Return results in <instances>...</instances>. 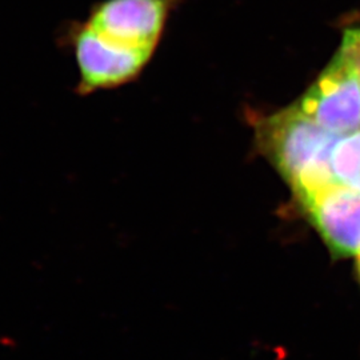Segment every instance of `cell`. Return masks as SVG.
Listing matches in <instances>:
<instances>
[{"label":"cell","mask_w":360,"mask_h":360,"mask_svg":"<svg viewBox=\"0 0 360 360\" xmlns=\"http://www.w3.org/2000/svg\"><path fill=\"white\" fill-rule=\"evenodd\" d=\"M257 142L299 200L335 184L331 156L342 136L321 127L294 104L260 120Z\"/></svg>","instance_id":"1"},{"label":"cell","mask_w":360,"mask_h":360,"mask_svg":"<svg viewBox=\"0 0 360 360\" xmlns=\"http://www.w3.org/2000/svg\"><path fill=\"white\" fill-rule=\"evenodd\" d=\"M296 104L321 127L339 136L359 131L360 82L355 68L336 52Z\"/></svg>","instance_id":"2"},{"label":"cell","mask_w":360,"mask_h":360,"mask_svg":"<svg viewBox=\"0 0 360 360\" xmlns=\"http://www.w3.org/2000/svg\"><path fill=\"white\" fill-rule=\"evenodd\" d=\"M72 43L80 71V94L129 82L142 71L154 52V49L129 47L111 41L89 25L75 31Z\"/></svg>","instance_id":"3"},{"label":"cell","mask_w":360,"mask_h":360,"mask_svg":"<svg viewBox=\"0 0 360 360\" xmlns=\"http://www.w3.org/2000/svg\"><path fill=\"white\" fill-rule=\"evenodd\" d=\"M300 202L336 257L359 255L360 191L335 183Z\"/></svg>","instance_id":"4"},{"label":"cell","mask_w":360,"mask_h":360,"mask_svg":"<svg viewBox=\"0 0 360 360\" xmlns=\"http://www.w3.org/2000/svg\"><path fill=\"white\" fill-rule=\"evenodd\" d=\"M166 15L165 0H107L92 13L87 25L119 44L155 49Z\"/></svg>","instance_id":"5"},{"label":"cell","mask_w":360,"mask_h":360,"mask_svg":"<svg viewBox=\"0 0 360 360\" xmlns=\"http://www.w3.org/2000/svg\"><path fill=\"white\" fill-rule=\"evenodd\" d=\"M331 168L336 183L360 191V129L336 143Z\"/></svg>","instance_id":"6"},{"label":"cell","mask_w":360,"mask_h":360,"mask_svg":"<svg viewBox=\"0 0 360 360\" xmlns=\"http://www.w3.org/2000/svg\"><path fill=\"white\" fill-rule=\"evenodd\" d=\"M339 52L355 68L360 82V30H348L345 32Z\"/></svg>","instance_id":"7"},{"label":"cell","mask_w":360,"mask_h":360,"mask_svg":"<svg viewBox=\"0 0 360 360\" xmlns=\"http://www.w3.org/2000/svg\"><path fill=\"white\" fill-rule=\"evenodd\" d=\"M358 271H359V276H360V254L358 255Z\"/></svg>","instance_id":"8"}]
</instances>
